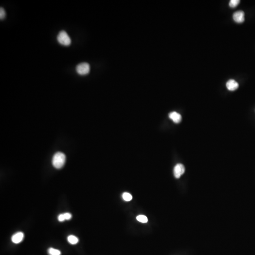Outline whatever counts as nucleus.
<instances>
[{
	"instance_id": "1",
	"label": "nucleus",
	"mask_w": 255,
	"mask_h": 255,
	"mask_svg": "<svg viewBox=\"0 0 255 255\" xmlns=\"http://www.w3.org/2000/svg\"><path fill=\"white\" fill-rule=\"evenodd\" d=\"M66 155L62 152L56 153L52 157V163L53 166L57 169H61L66 162Z\"/></svg>"
},
{
	"instance_id": "2",
	"label": "nucleus",
	"mask_w": 255,
	"mask_h": 255,
	"mask_svg": "<svg viewBox=\"0 0 255 255\" xmlns=\"http://www.w3.org/2000/svg\"><path fill=\"white\" fill-rule=\"evenodd\" d=\"M57 41L59 43L64 46H69L71 44L72 40L67 32L62 30L59 32L57 36Z\"/></svg>"
},
{
	"instance_id": "3",
	"label": "nucleus",
	"mask_w": 255,
	"mask_h": 255,
	"mask_svg": "<svg viewBox=\"0 0 255 255\" xmlns=\"http://www.w3.org/2000/svg\"><path fill=\"white\" fill-rule=\"evenodd\" d=\"M76 72L81 75H86L90 72V65L86 62H82L78 65L76 67Z\"/></svg>"
},
{
	"instance_id": "4",
	"label": "nucleus",
	"mask_w": 255,
	"mask_h": 255,
	"mask_svg": "<svg viewBox=\"0 0 255 255\" xmlns=\"http://www.w3.org/2000/svg\"><path fill=\"white\" fill-rule=\"evenodd\" d=\"M185 171V167L183 164L181 163L176 164L174 169V174L175 177L177 179L180 178V176L184 173Z\"/></svg>"
},
{
	"instance_id": "5",
	"label": "nucleus",
	"mask_w": 255,
	"mask_h": 255,
	"mask_svg": "<svg viewBox=\"0 0 255 255\" xmlns=\"http://www.w3.org/2000/svg\"><path fill=\"white\" fill-rule=\"evenodd\" d=\"M245 14L242 10H239L234 13L233 14V19L238 23H242L245 20Z\"/></svg>"
},
{
	"instance_id": "6",
	"label": "nucleus",
	"mask_w": 255,
	"mask_h": 255,
	"mask_svg": "<svg viewBox=\"0 0 255 255\" xmlns=\"http://www.w3.org/2000/svg\"><path fill=\"white\" fill-rule=\"evenodd\" d=\"M24 234L22 232L19 231L16 232V234L13 235L11 237V241L15 244L21 243L24 239Z\"/></svg>"
},
{
	"instance_id": "7",
	"label": "nucleus",
	"mask_w": 255,
	"mask_h": 255,
	"mask_svg": "<svg viewBox=\"0 0 255 255\" xmlns=\"http://www.w3.org/2000/svg\"><path fill=\"white\" fill-rule=\"evenodd\" d=\"M169 117L172 121H174V123H180L182 119L181 115L176 112H173L169 113Z\"/></svg>"
},
{
	"instance_id": "8",
	"label": "nucleus",
	"mask_w": 255,
	"mask_h": 255,
	"mask_svg": "<svg viewBox=\"0 0 255 255\" xmlns=\"http://www.w3.org/2000/svg\"><path fill=\"white\" fill-rule=\"evenodd\" d=\"M226 87L229 90L234 91L239 87V84L234 79H230L226 83Z\"/></svg>"
},
{
	"instance_id": "9",
	"label": "nucleus",
	"mask_w": 255,
	"mask_h": 255,
	"mask_svg": "<svg viewBox=\"0 0 255 255\" xmlns=\"http://www.w3.org/2000/svg\"><path fill=\"white\" fill-rule=\"evenodd\" d=\"M72 217V215L69 213H65L61 214L59 215L58 217V221L61 222H64L65 220H70Z\"/></svg>"
},
{
	"instance_id": "10",
	"label": "nucleus",
	"mask_w": 255,
	"mask_h": 255,
	"mask_svg": "<svg viewBox=\"0 0 255 255\" xmlns=\"http://www.w3.org/2000/svg\"><path fill=\"white\" fill-rule=\"evenodd\" d=\"M67 240H68V242L72 245H75L76 244H77L78 242V238L76 236L73 235H70L68 236V238H67Z\"/></svg>"
},
{
	"instance_id": "11",
	"label": "nucleus",
	"mask_w": 255,
	"mask_h": 255,
	"mask_svg": "<svg viewBox=\"0 0 255 255\" xmlns=\"http://www.w3.org/2000/svg\"><path fill=\"white\" fill-rule=\"evenodd\" d=\"M48 254L49 255H61V252L58 249L55 248H50L48 249Z\"/></svg>"
},
{
	"instance_id": "12",
	"label": "nucleus",
	"mask_w": 255,
	"mask_h": 255,
	"mask_svg": "<svg viewBox=\"0 0 255 255\" xmlns=\"http://www.w3.org/2000/svg\"><path fill=\"white\" fill-rule=\"evenodd\" d=\"M137 220L142 222V223H146L148 222L147 217L144 215H139L137 217Z\"/></svg>"
},
{
	"instance_id": "13",
	"label": "nucleus",
	"mask_w": 255,
	"mask_h": 255,
	"mask_svg": "<svg viewBox=\"0 0 255 255\" xmlns=\"http://www.w3.org/2000/svg\"><path fill=\"white\" fill-rule=\"evenodd\" d=\"M123 198L126 201H130L132 199V195L128 192H124L123 194Z\"/></svg>"
},
{
	"instance_id": "14",
	"label": "nucleus",
	"mask_w": 255,
	"mask_h": 255,
	"mask_svg": "<svg viewBox=\"0 0 255 255\" xmlns=\"http://www.w3.org/2000/svg\"><path fill=\"white\" fill-rule=\"evenodd\" d=\"M240 1L239 0H231L229 2V6L231 8H234L236 7L239 4Z\"/></svg>"
},
{
	"instance_id": "15",
	"label": "nucleus",
	"mask_w": 255,
	"mask_h": 255,
	"mask_svg": "<svg viewBox=\"0 0 255 255\" xmlns=\"http://www.w3.org/2000/svg\"><path fill=\"white\" fill-rule=\"evenodd\" d=\"M6 11L4 8L1 7L0 8V18L1 20L4 19L5 18Z\"/></svg>"
}]
</instances>
